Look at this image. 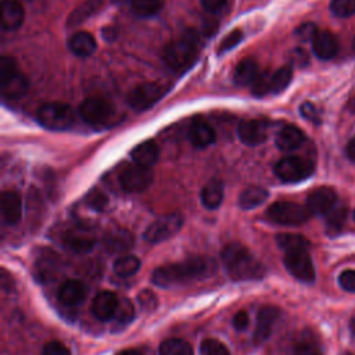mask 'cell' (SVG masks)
I'll return each instance as SVG.
<instances>
[{
    "label": "cell",
    "mask_w": 355,
    "mask_h": 355,
    "mask_svg": "<svg viewBox=\"0 0 355 355\" xmlns=\"http://www.w3.org/2000/svg\"><path fill=\"white\" fill-rule=\"evenodd\" d=\"M135 243L133 234L123 227L110 229L103 236V244L107 251L121 254L123 251H128Z\"/></svg>",
    "instance_id": "ac0fdd59"
},
{
    "label": "cell",
    "mask_w": 355,
    "mask_h": 355,
    "mask_svg": "<svg viewBox=\"0 0 355 355\" xmlns=\"http://www.w3.org/2000/svg\"><path fill=\"white\" fill-rule=\"evenodd\" d=\"M293 78V69L288 65H284L282 68H279L276 72L272 73V87H270V93H282L291 82Z\"/></svg>",
    "instance_id": "8d00e7d4"
},
{
    "label": "cell",
    "mask_w": 355,
    "mask_h": 355,
    "mask_svg": "<svg viewBox=\"0 0 355 355\" xmlns=\"http://www.w3.org/2000/svg\"><path fill=\"white\" fill-rule=\"evenodd\" d=\"M42 355H71V352L60 341H50L43 347Z\"/></svg>",
    "instance_id": "c3c4849f"
},
{
    "label": "cell",
    "mask_w": 355,
    "mask_h": 355,
    "mask_svg": "<svg viewBox=\"0 0 355 355\" xmlns=\"http://www.w3.org/2000/svg\"><path fill=\"white\" fill-rule=\"evenodd\" d=\"M137 302L146 311L154 309L157 306V304H158L157 302V295L153 291H150V290L140 291L139 295H137Z\"/></svg>",
    "instance_id": "f6af8a7d"
},
{
    "label": "cell",
    "mask_w": 355,
    "mask_h": 355,
    "mask_svg": "<svg viewBox=\"0 0 355 355\" xmlns=\"http://www.w3.org/2000/svg\"><path fill=\"white\" fill-rule=\"evenodd\" d=\"M354 49H355V37H354Z\"/></svg>",
    "instance_id": "94428289"
},
{
    "label": "cell",
    "mask_w": 355,
    "mask_h": 355,
    "mask_svg": "<svg viewBox=\"0 0 355 355\" xmlns=\"http://www.w3.org/2000/svg\"><path fill=\"white\" fill-rule=\"evenodd\" d=\"M344 355H352L351 352H344Z\"/></svg>",
    "instance_id": "91938a15"
},
{
    "label": "cell",
    "mask_w": 355,
    "mask_h": 355,
    "mask_svg": "<svg viewBox=\"0 0 355 355\" xmlns=\"http://www.w3.org/2000/svg\"><path fill=\"white\" fill-rule=\"evenodd\" d=\"M135 318V308H133V304L125 298L122 300V302H119V308L115 313V318L112 320H115V327L116 329H121L123 326H126L128 323H130Z\"/></svg>",
    "instance_id": "74e56055"
},
{
    "label": "cell",
    "mask_w": 355,
    "mask_h": 355,
    "mask_svg": "<svg viewBox=\"0 0 355 355\" xmlns=\"http://www.w3.org/2000/svg\"><path fill=\"white\" fill-rule=\"evenodd\" d=\"M272 87V73L268 71L259 72V75L255 78V80L251 85V92L254 96H265L266 93H270Z\"/></svg>",
    "instance_id": "ab89813d"
},
{
    "label": "cell",
    "mask_w": 355,
    "mask_h": 355,
    "mask_svg": "<svg viewBox=\"0 0 355 355\" xmlns=\"http://www.w3.org/2000/svg\"><path fill=\"white\" fill-rule=\"evenodd\" d=\"M243 39V32L240 29H236V31H232L230 33H227L225 36V39L222 40V43L219 44V53H226L229 51L230 49L236 47Z\"/></svg>",
    "instance_id": "ee69618b"
},
{
    "label": "cell",
    "mask_w": 355,
    "mask_h": 355,
    "mask_svg": "<svg viewBox=\"0 0 355 355\" xmlns=\"http://www.w3.org/2000/svg\"><path fill=\"white\" fill-rule=\"evenodd\" d=\"M312 50L320 60H330L338 51L337 37L329 31H319L312 40Z\"/></svg>",
    "instance_id": "44dd1931"
},
{
    "label": "cell",
    "mask_w": 355,
    "mask_h": 355,
    "mask_svg": "<svg viewBox=\"0 0 355 355\" xmlns=\"http://www.w3.org/2000/svg\"><path fill=\"white\" fill-rule=\"evenodd\" d=\"M227 0H201L202 7L209 12H218L226 6Z\"/></svg>",
    "instance_id": "f5cc1de1"
},
{
    "label": "cell",
    "mask_w": 355,
    "mask_h": 355,
    "mask_svg": "<svg viewBox=\"0 0 355 355\" xmlns=\"http://www.w3.org/2000/svg\"><path fill=\"white\" fill-rule=\"evenodd\" d=\"M86 201H87V205L94 209V211H103L107 204H108V198L104 193L98 191V190H92L87 197H86Z\"/></svg>",
    "instance_id": "7bdbcfd3"
},
{
    "label": "cell",
    "mask_w": 355,
    "mask_h": 355,
    "mask_svg": "<svg viewBox=\"0 0 355 355\" xmlns=\"http://www.w3.org/2000/svg\"><path fill=\"white\" fill-rule=\"evenodd\" d=\"M258 75H259V69H258L257 61H254L252 58H244L237 64L233 73V79L236 85L247 86V85H252V82Z\"/></svg>",
    "instance_id": "f1b7e54d"
},
{
    "label": "cell",
    "mask_w": 355,
    "mask_h": 355,
    "mask_svg": "<svg viewBox=\"0 0 355 355\" xmlns=\"http://www.w3.org/2000/svg\"><path fill=\"white\" fill-rule=\"evenodd\" d=\"M338 284L345 291L355 293V270L348 269V270L341 272L338 276Z\"/></svg>",
    "instance_id": "7dc6e473"
},
{
    "label": "cell",
    "mask_w": 355,
    "mask_h": 355,
    "mask_svg": "<svg viewBox=\"0 0 355 355\" xmlns=\"http://www.w3.org/2000/svg\"><path fill=\"white\" fill-rule=\"evenodd\" d=\"M277 245L284 252H294V251H308L309 241L301 236L294 233H280L276 236Z\"/></svg>",
    "instance_id": "1f68e13d"
},
{
    "label": "cell",
    "mask_w": 355,
    "mask_h": 355,
    "mask_svg": "<svg viewBox=\"0 0 355 355\" xmlns=\"http://www.w3.org/2000/svg\"><path fill=\"white\" fill-rule=\"evenodd\" d=\"M166 86L161 83H144L135 87L129 96L128 103L136 111H144L153 107L166 93Z\"/></svg>",
    "instance_id": "30bf717a"
},
{
    "label": "cell",
    "mask_w": 355,
    "mask_h": 355,
    "mask_svg": "<svg viewBox=\"0 0 355 355\" xmlns=\"http://www.w3.org/2000/svg\"><path fill=\"white\" fill-rule=\"evenodd\" d=\"M305 140L302 130L294 125H286L282 128L276 136V146L282 151H293L298 148Z\"/></svg>",
    "instance_id": "d4e9b609"
},
{
    "label": "cell",
    "mask_w": 355,
    "mask_h": 355,
    "mask_svg": "<svg viewBox=\"0 0 355 355\" xmlns=\"http://www.w3.org/2000/svg\"><path fill=\"white\" fill-rule=\"evenodd\" d=\"M306 60H308V57L302 51V49H295V51L293 53V61L298 65H304V64H306Z\"/></svg>",
    "instance_id": "db71d44e"
},
{
    "label": "cell",
    "mask_w": 355,
    "mask_h": 355,
    "mask_svg": "<svg viewBox=\"0 0 355 355\" xmlns=\"http://www.w3.org/2000/svg\"><path fill=\"white\" fill-rule=\"evenodd\" d=\"M233 326L236 330H244L247 329L248 323H250V316L245 311H239L234 316H233V320H232Z\"/></svg>",
    "instance_id": "816d5d0a"
},
{
    "label": "cell",
    "mask_w": 355,
    "mask_h": 355,
    "mask_svg": "<svg viewBox=\"0 0 355 355\" xmlns=\"http://www.w3.org/2000/svg\"><path fill=\"white\" fill-rule=\"evenodd\" d=\"M130 155H132L135 164L146 166V168H151L158 161L159 150H158V146L153 140H148V141H143V143L137 144L132 150Z\"/></svg>",
    "instance_id": "484cf974"
},
{
    "label": "cell",
    "mask_w": 355,
    "mask_h": 355,
    "mask_svg": "<svg viewBox=\"0 0 355 355\" xmlns=\"http://www.w3.org/2000/svg\"><path fill=\"white\" fill-rule=\"evenodd\" d=\"M266 216L275 223L295 226L306 222L311 216V212L301 204L291 201H277L268 208Z\"/></svg>",
    "instance_id": "5b68a950"
},
{
    "label": "cell",
    "mask_w": 355,
    "mask_h": 355,
    "mask_svg": "<svg viewBox=\"0 0 355 355\" xmlns=\"http://www.w3.org/2000/svg\"><path fill=\"white\" fill-rule=\"evenodd\" d=\"M103 1L101 0H86L80 6H78L68 17L67 25L68 26H76L85 22L87 18L94 15L101 8Z\"/></svg>",
    "instance_id": "4dcf8cb0"
},
{
    "label": "cell",
    "mask_w": 355,
    "mask_h": 355,
    "mask_svg": "<svg viewBox=\"0 0 355 355\" xmlns=\"http://www.w3.org/2000/svg\"><path fill=\"white\" fill-rule=\"evenodd\" d=\"M225 269L232 280H258L265 276V266L244 245L230 243L220 251Z\"/></svg>",
    "instance_id": "7a4b0ae2"
},
{
    "label": "cell",
    "mask_w": 355,
    "mask_h": 355,
    "mask_svg": "<svg viewBox=\"0 0 355 355\" xmlns=\"http://www.w3.org/2000/svg\"><path fill=\"white\" fill-rule=\"evenodd\" d=\"M183 225V216L179 212H172L159 216L148 225L143 237L153 244H158L175 236Z\"/></svg>",
    "instance_id": "52a82bcc"
},
{
    "label": "cell",
    "mask_w": 355,
    "mask_h": 355,
    "mask_svg": "<svg viewBox=\"0 0 355 355\" xmlns=\"http://www.w3.org/2000/svg\"><path fill=\"white\" fill-rule=\"evenodd\" d=\"M79 115L89 125L104 126L114 118V107L103 98L90 97L79 105Z\"/></svg>",
    "instance_id": "ba28073f"
},
{
    "label": "cell",
    "mask_w": 355,
    "mask_h": 355,
    "mask_svg": "<svg viewBox=\"0 0 355 355\" xmlns=\"http://www.w3.org/2000/svg\"><path fill=\"white\" fill-rule=\"evenodd\" d=\"M354 219H355V211H354Z\"/></svg>",
    "instance_id": "6125c7cd"
},
{
    "label": "cell",
    "mask_w": 355,
    "mask_h": 355,
    "mask_svg": "<svg viewBox=\"0 0 355 355\" xmlns=\"http://www.w3.org/2000/svg\"><path fill=\"white\" fill-rule=\"evenodd\" d=\"M159 355H193V348L186 340L173 337L161 343Z\"/></svg>",
    "instance_id": "d6a6232c"
},
{
    "label": "cell",
    "mask_w": 355,
    "mask_h": 355,
    "mask_svg": "<svg viewBox=\"0 0 355 355\" xmlns=\"http://www.w3.org/2000/svg\"><path fill=\"white\" fill-rule=\"evenodd\" d=\"M61 269V259L54 251L44 248L39 255L33 266V275L39 282L53 280Z\"/></svg>",
    "instance_id": "9a60e30c"
},
{
    "label": "cell",
    "mask_w": 355,
    "mask_h": 355,
    "mask_svg": "<svg viewBox=\"0 0 355 355\" xmlns=\"http://www.w3.org/2000/svg\"><path fill=\"white\" fill-rule=\"evenodd\" d=\"M162 8V0H132L130 11L140 18H150Z\"/></svg>",
    "instance_id": "e575fe53"
},
{
    "label": "cell",
    "mask_w": 355,
    "mask_h": 355,
    "mask_svg": "<svg viewBox=\"0 0 355 355\" xmlns=\"http://www.w3.org/2000/svg\"><path fill=\"white\" fill-rule=\"evenodd\" d=\"M154 175L151 168L137 164L126 165L119 173V184L128 193H139L146 190L153 183Z\"/></svg>",
    "instance_id": "9c48e42d"
},
{
    "label": "cell",
    "mask_w": 355,
    "mask_h": 355,
    "mask_svg": "<svg viewBox=\"0 0 355 355\" xmlns=\"http://www.w3.org/2000/svg\"><path fill=\"white\" fill-rule=\"evenodd\" d=\"M348 108L351 112H355V96L348 101Z\"/></svg>",
    "instance_id": "6f0895ef"
},
{
    "label": "cell",
    "mask_w": 355,
    "mask_h": 355,
    "mask_svg": "<svg viewBox=\"0 0 355 355\" xmlns=\"http://www.w3.org/2000/svg\"><path fill=\"white\" fill-rule=\"evenodd\" d=\"M198 43L197 37L190 32L180 40L169 43L162 53L164 62L175 72L187 69L197 58Z\"/></svg>",
    "instance_id": "3957f363"
},
{
    "label": "cell",
    "mask_w": 355,
    "mask_h": 355,
    "mask_svg": "<svg viewBox=\"0 0 355 355\" xmlns=\"http://www.w3.org/2000/svg\"><path fill=\"white\" fill-rule=\"evenodd\" d=\"M269 125L263 119H245L237 126V135L241 143L247 146H258L268 139Z\"/></svg>",
    "instance_id": "4fadbf2b"
},
{
    "label": "cell",
    "mask_w": 355,
    "mask_h": 355,
    "mask_svg": "<svg viewBox=\"0 0 355 355\" xmlns=\"http://www.w3.org/2000/svg\"><path fill=\"white\" fill-rule=\"evenodd\" d=\"M86 294H87L86 286L82 282L75 279H69L64 282L57 291V297L60 302L67 306L80 305L86 300Z\"/></svg>",
    "instance_id": "d6986e66"
},
{
    "label": "cell",
    "mask_w": 355,
    "mask_h": 355,
    "mask_svg": "<svg viewBox=\"0 0 355 355\" xmlns=\"http://www.w3.org/2000/svg\"><path fill=\"white\" fill-rule=\"evenodd\" d=\"M0 83H1V94L4 98H10V100L19 98L28 90V79L19 71L6 78H1Z\"/></svg>",
    "instance_id": "603a6c76"
},
{
    "label": "cell",
    "mask_w": 355,
    "mask_h": 355,
    "mask_svg": "<svg viewBox=\"0 0 355 355\" xmlns=\"http://www.w3.org/2000/svg\"><path fill=\"white\" fill-rule=\"evenodd\" d=\"M223 183L220 180L208 182L201 190V202L207 209H216L223 201Z\"/></svg>",
    "instance_id": "83f0119b"
},
{
    "label": "cell",
    "mask_w": 355,
    "mask_h": 355,
    "mask_svg": "<svg viewBox=\"0 0 355 355\" xmlns=\"http://www.w3.org/2000/svg\"><path fill=\"white\" fill-rule=\"evenodd\" d=\"M347 215H348V209L345 205H334V208L326 215L327 232L330 234L338 233L347 220Z\"/></svg>",
    "instance_id": "d590c367"
},
{
    "label": "cell",
    "mask_w": 355,
    "mask_h": 355,
    "mask_svg": "<svg viewBox=\"0 0 355 355\" xmlns=\"http://www.w3.org/2000/svg\"><path fill=\"white\" fill-rule=\"evenodd\" d=\"M140 268V259L136 255H121L115 262H114V272L115 275L121 277H128L135 275Z\"/></svg>",
    "instance_id": "836d02e7"
},
{
    "label": "cell",
    "mask_w": 355,
    "mask_h": 355,
    "mask_svg": "<svg viewBox=\"0 0 355 355\" xmlns=\"http://www.w3.org/2000/svg\"><path fill=\"white\" fill-rule=\"evenodd\" d=\"M17 71H18V68H17V62L14 58H11L8 55H4L0 58V79L6 78Z\"/></svg>",
    "instance_id": "f907efd6"
},
{
    "label": "cell",
    "mask_w": 355,
    "mask_h": 355,
    "mask_svg": "<svg viewBox=\"0 0 355 355\" xmlns=\"http://www.w3.org/2000/svg\"><path fill=\"white\" fill-rule=\"evenodd\" d=\"M275 173L284 183H297L313 173V164L305 158L290 155L277 161Z\"/></svg>",
    "instance_id": "8992f818"
},
{
    "label": "cell",
    "mask_w": 355,
    "mask_h": 355,
    "mask_svg": "<svg viewBox=\"0 0 355 355\" xmlns=\"http://www.w3.org/2000/svg\"><path fill=\"white\" fill-rule=\"evenodd\" d=\"M284 266L291 276L304 283H312L315 280V266L308 251L286 252Z\"/></svg>",
    "instance_id": "8fae6325"
},
{
    "label": "cell",
    "mask_w": 355,
    "mask_h": 355,
    "mask_svg": "<svg viewBox=\"0 0 355 355\" xmlns=\"http://www.w3.org/2000/svg\"><path fill=\"white\" fill-rule=\"evenodd\" d=\"M318 32H319V31H318V26H316L315 24L306 22V24H302V25H300V26L297 28L295 35H297L301 40L308 42V40H313Z\"/></svg>",
    "instance_id": "bcb514c9"
},
{
    "label": "cell",
    "mask_w": 355,
    "mask_h": 355,
    "mask_svg": "<svg viewBox=\"0 0 355 355\" xmlns=\"http://www.w3.org/2000/svg\"><path fill=\"white\" fill-rule=\"evenodd\" d=\"M330 11L338 18L351 17L355 12V0H331Z\"/></svg>",
    "instance_id": "60d3db41"
},
{
    "label": "cell",
    "mask_w": 355,
    "mask_h": 355,
    "mask_svg": "<svg viewBox=\"0 0 355 355\" xmlns=\"http://www.w3.org/2000/svg\"><path fill=\"white\" fill-rule=\"evenodd\" d=\"M269 193L261 186H250L244 189L239 197V207L241 209H252L266 201Z\"/></svg>",
    "instance_id": "f546056e"
},
{
    "label": "cell",
    "mask_w": 355,
    "mask_h": 355,
    "mask_svg": "<svg viewBox=\"0 0 355 355\" xmlns=\"http://www.w3.org/2000/svg\"><path fill=\"white\" fill-rule=\"evenodd\" d=\"M337 193L329 186H322L309 193L306 198V208L311 214L327 215L336 205Z\"/></svg>",
    "instance_id": "5bb4252c"
},
{
    "label": "cell",
    "mask_w": 355,
    "mask_h": 355,
    "mask_svg": "<svg viewBox=\"0 0 355 355\" xmlns=\"http://www.w3.org/2000/svg\"><path fill=\"white\" fill-rule=\"evenodd\" d=\"M62 243L73 252H89L96 244V237L87 226L76 225L64 232Z\"/></svg>",
    "instance_id": "7c38bea8"
},
{
    "label": "cell",
    "mask_w": 355,
    "mask_h": 355,
    "mask_svg": "<svg viewBox=\"0 0 355 355\" xmlns=\"http://www.w3.org/2000/svg\"><path fill=\"white\" fill-rule=\"evenodd\" d=\"M119 308L118 297L111 291H100L92 302V313L101 322H108L115 318Z\"/></svg>",
    "instance_id": "e0dca14e"
},
{
    "label": "cell",
    "mask_w": 355,
    "mask_h": 355,
    "mask_svg": "<svg viewBox=\"0 0 355 355\" xmlns=\"http://www.w3.org/2000/svg\"><path fill=\"white\" fill-rule=\"evenodd\" d=\"M294 355H323L319 345L311 338H302L294 348Z\"/></svg>",
    "instance_id": "b9f144b4"
},
{
    "label": "cell",
    "mask_w": 355,
    "mask_h": 355,
    "mask_svg": "<svg viewBox=\"0 0 355 355\" xmlns=\"http://www.w3.org/2000/svg\"><path fill=\"white\" fill-rule=\"evenodd\" d=\"M21 214H22L21 197L12 190L3 191L1 194L3 220L8 225H15L21 219Z\"/></svg>",
    "instance_id": "7402d4cb"
},
{
    "label": "cell",
    "mask_w": 355,
    "mask_h": 355,
    "mask_svg": "<svg viewBox=\"0 0 355 355\" xmlns=\"http://www.w3.org/2000/svg\"><path fill=\"white\" fill-rule=\"evenodd\" d=\"M280 316V309L273 305H263L257 315V327L254 330L252 340L255 344L263 343L272 333L273 324Z\"/></svg>",
    "instance_id": "2e32d148"
},
{
    "label": "cell",
    "mask_w": 355,
    "mask_h": 355,
    "mask_svg": "<svg viewBox=\"0 0 355 355\" xmlns=\"http://www.w3.org/2000/svg\"><path fill=\"white\" fill-rule=\"evenodd\" d=\"M112 1H114V3H125L126 0H112Z\"/></svg>",
    "instance_id": "680465c9"
},
{
    "label": "cell",
    "mask_w": 355,
    "mask_h": 355,
    "mask_svg": "<svg viewBox=\"0 0 355 355\" xmlns=\"http://www.w3.org/2000/svg\"><path fill=\"white\" fill-rule=\"evenodd\" d=\"M189 139L197 148H204L215 143L216 133L214 128L202 118L193 119L189 130Z\"/></svg>",
    "instance_id": "ffe728a7"
},
{
    "label": "cell",
    "mask_w": 355,
    "mask_h": 355,
    "mask_svg": "<svg viewBox=\"0 0 355 355\" xmlns=\"http://www.w3.org/2000/svg\"><path fill=\"white\" fill-rule=\"evenodd\" d=\"M200 355H230V351L219 340L205 338L200 344Z\"/></svg>",
    "instance_id": "f35d334b"
},
{
    "label": "cell",
    "mask_w": 355,
    "mask_h": 355,
    "mask_svg": "<svg viewBox=\"0 0 355 355\" xmlns=\"http://www.w3.org/2000/svg\"><path fill=\"white\" fill-rule=\"evenodd\" d=\"M96 39L89 32H78L71 36L68 42L69 50L79 57H87L96 50Z\"/></svg>",
    "instance_id": "4316f807"
},
{
    "label": "cell",
    "mask_w": 355,
    "mask_h": 355,
    "mask_svg": "<svg viewBox=\"0 0 355 355\" xmlns=\"http://www.w3.org/2000/svg\"><path fill=\"white\" fill-rule=\"evenodd\" d=\"M24 8L15 0H3L1 3V26L4 31H14L24 22Z\"/></svg>",
    "instance_id": "cb8c5ba5"
},
{
    "label": "cell",
    "mask_w": 355,
    "mask_h": 355,
    "mask_svg": "<svg viewBox=\"0 0 355 355\" xmlns=\"http://www.w3.org/2000/svg\"><path fill=\"white\" fill-rule=\"evenodd\" d=\"M118 355H141V354L139 351H136V349H123Z\"/></svg>",
    "instance_id": "9f6ffc18"
},
{
    "label": "cell",
    "mask_w": 355,
    "mask_h": 355,
    "mask_svg": "<svg viewBox=\"0 0 355 355\" xmlns=\"http://www.w3.org/2000/svg\"><path fill=\"white\" fill-rule=\"evenodd\" d=\"M216 265L207 257H191L182 262L168 263L157 268L151 275V282L162 288H171L211 275Z\"/></svg>",
    "instance_id": "6da1fadb"
},
{
    "label": "cell",
    "mask_w": 355,
    "mask_h": 355,
    "mask_svg": "<svg viewBox=\"0 0 355 355\" xmlns=\"http://www.w3.org/2000/svg\"><path fill=\"white\" fill-rule=\"evenodd\" d=\"M300 112H301V115L305 119H308V121H311L313 123H320L319 111H318V108L312 103H304L301 105V108H300Z\"/></svg>",
    "instance_id": "681fc988"
},
{
    "label": "cell",
    "mask_w": 355,
    "mask_h": 355,
    "mask_svg": "<svg viewBox=\"0 0 355 355\" xmlns=\"http://www.w3.org/2000/svg\"><path fill=\"white\" fill-rule=\"evenodd\" d=\"M345 151H347V157H348L352 162H355V137L348 141Z\"/></svg>",
    "instance_id": "11a10c76"
},
{
    "label": "cell",
    "mask_w": 355,
    "mask_h": 355,
    "mask_svg": "<svg viewBox=\"0 0 355 355\" xmlns=\"http://www.w3.org/2000/svg\"><path fill=\"white\" fill-rule=\"evenodd\" d=\"M39 123L47 129L64 130L68 129L75 121L73 110L64 103H46L36 114Z\"/></svg>",
    "instance_id": "277c9868"
}]
</instances>
